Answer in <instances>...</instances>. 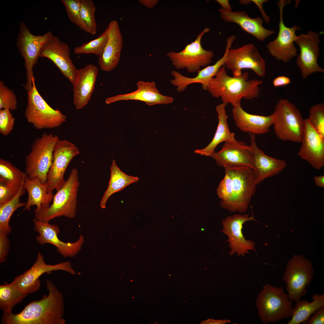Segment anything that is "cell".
Masks as SVG:
<instances>
[{"label": "cell", "mask_w": 324, "mask_h": 324, "mask_svg": "<svg viewBox=\"0 0 324 324\" xmlns=\"http://www.w3.org/2000/svg\"><path fill=\"white\" fill-rule=\"evenodd\" d=\"M47 295L30 302L20 312L3 313V324H64V303L62 294L50 280H46Z\"/></svg>", "instance_id": "cell-1"}, {"label": "cell", "mask_w": 324, "mask_h": 324, "mask_svg": "<svg viewBox=\"0 0 324 324\" xmlns=\"http://www.w3.org/2000/svg\"><path fill=\"white\" fill-rule=\"evenodd\" d=\"M226 68L224 65L219 69L207 87L206 90L213 97L220 98L226 106L230 103L233 107L241 105L242 98L251 100L259 97L262 80H248L247 72L238 77L230 76Z\"/></svg>", "instance_id": "cell-2"}, {"label": "cell", "mask_w": 324, "mask_h": 324, "mask_svg": "<svg viewBox=\"0 0 324 324\" xmlns=\"http://www.w3.org/2000/svg\"><path fill=\"white\" fill-rule=\"evenodd\" d=\"M79 184L78 171L74 168L71 170L68 179L56 190L49 207L34 211L35 219L41 222H49L50 220L61 216L74 218L76 214Z\"/></svg>", "instance_id": "cell-3"}, {"label": "cell", "mask_w": 324, "mask_h": 324, "mask_svg": "<svg viewBox=\"0 0 324 324\" xmlns=\"http://www.w3.org/2000/svg\"><path fill=\"white\" fill-rule=\"evenodd\" d=\"M260 320L265 324L290 317L292 303L282 286L264 285L256 300Z\"/></svg>", "instance_id": "cell-4"}, {"label": "cell", "mask_w": 324, "mask_h": 324, "mask_svg": "<svg viewBox=\"0 0 324 324\" xmlns=\"http://www.w3.org/2000/svg\"><path fill=\"white\" fill-rule=\"evenodd\" d=\"M225 173L232 181V193L230 199L220 202L224 208L232 212L242 213L246 212L252 196L256 191V185L253 170L248 166L227 168Z\"/></svg>", "instance_id": "cell-5"}, {"label": "cell", "mask_w": 324, "mask_h": 324, "mask_svg": "<svg viewBox=\"0 0 324 324\" xmlns=\"http://www.w3.org/2000/svg\"><path fill=\"white\" fill-rule=\"evenodd\" d=\"M59 139L56 135L45 133L34 140L30 152L25 158V173L27 177L30 179L38 178L42 183L46 182L54 147Z\"/></svg>", "instance_id": "cell-6"}, {"label": "cell", "mask_w": 324, "mask_h": 324, "mask_svg": "<svg viewBox=\"0 0 324 324\" xmlns=\"http://www.w3.org/2000/svg\"><path fill=\"white\" fill-rule=\"evenodd\" d=\"M273 124L277 137L284 141L301 142L305 125L301 112L287 99L279 100L273 112Z\"/></svg>", "instance_id": "cell-7"}, {"label": "cell", "mask_w": 324, "mask_h": 324, "mask_svg": "<svg viewBox=\"0 0 324 324\" xmlns=\"http://www.w3.org/2000/svg\"><path fill=\"white\" fill-rule=\"evenodd\" d=\"M31 89L27 92V102L25 112L27 122L38 130L58 127L66 120L67 116L58 109L51 107L39 93L34 77Z\"/></svg>", "instance_id": "cell-8"}, {"label": "cell", "mask_w": 324, "mask_h": 324, "mask_svg": "<svg viewBox=\"0 0 324 324\" xmlns=\"http://www.w3.org/2000/svg\"><path fill=\"white\" fill-rule=\"evenodd\" d=\"M314 274L311 262L302 255H295L288 261L282 279L291 301L297 302L306 294Z\"/></svg>", "instance_id": "cell-9"}, {"label": "cell", "mask_w": 324, "mask_h": 324, "mask_svg": "<svg viewBox=\"0 0 324 324\" xmlns=\"http://www.w3.org/2000/svg\"><path fill=\"white\" fill-rule=\"evenodd\" d=\"M52 34L51 32L49 31L42 35H34L25 24L20 23L16 45L24 60L27 79L24 88L27 92L32 88L33 68L37 63L40 50Z\"/></svg>", "instance_id": "cell-10"}, {"label": "cell", "mask_w": 324, "mask_h": 324, "mask_svg": "<svg viewBox=\"0 0 324 324\" xmlns=\"http://www.w3.org/2000/svg\"><path fill=\"white\" fill-rule=\"evenodd\" d=\"M210 30L206 28L197 36L194 41L187 45L178 52L171 51L166 54L176 69L186 68L190 73L198 72L201 67L206 66L212 61L214 52L203 49L201 42L203 36Z\"/></svg>", "instance_id": "cell-11"}, {"label": "cell", "mask_w": 324, "mask_h": 324, "mask_svg": "<svg viewBox=\"0 0 324 324\" xmlns=\"http://www.w3.org/2000/svg\"><path fill=\"white\" fill-rule=\"evenodd\" d=\"M224 65L231 70L234 76H240L242 70L246 69L252 70L261 77L266 73L265 62L257 48L252 44L229 48Z\"/></svg>", "instance_id": "cell-12"}, {"label": "cell", "mask_w": 324, "mask_h": 324, "mask_svg": "<svg viewBox=\"0 0 324 324\" xmlns=\"http://www.w3.org/2000/svg\"><path fill=\"white\" fill-rule=\"evenodd\" d=\"M80 153L79 148L74 144L65 140H58L46 182L48 192L52 193L54 190H57L64 184V174L68 165Z\"/></svg>", "instance_id": "cell-13"}, {"label": "cell", "mask_w": 324, "mask_h": 324, "mask_svg": "<svg viewBox=\"0 0 324 324\" xmlns=\"http://www.w3.org/2000/svg\"><path fill=\"white\" fill-rule=\"evenodd\" d=\"M62 270L72 274L76 273L69 261L55 265L48 264L45 262L43 255L38 253L36 259L32 266L23 273L16 277L12 281L20 290L28 294L38 290L40 287V277L43 274L52 272Z\"/></svg>", "instance_id": "cell-14"}, {"label": "cell", "mask_w": 324, "mask_h": 324, "mask_svg": "<svg viewBox=\"0 0 324 324\" xmlns=\"http://www.w3.org/2000/svg\"><path fill=\"white\" fill-rule=\"evenodd\" d=\"M319 33L309 31L306 34L297 36L295 42L300 48V52L296 60L303 79L316 72L323 73L324 70L317 63L320 55Z\"/></svg>", "instance_id": "cell-15"}, {"label": "cell", "mask_w": 324, "mask_h": 324, "mask_svg": "<svg viewBox=\"0 0 324 324\" xmlns=\"http://www.w3.org/2000/svg\"><path fill=\"white\" fill-rule=\"evenodd\" d=\"M287 1L280 0L277 3L280 10V21L279 30L277 38L269 42L266 47L270 54L277 59L284 63L289 62L296 56L297 49L294 44L297 37V31L300 30V27L297 25L289 28L284 24L283 20V8Z\"/></svg>", "instance_id": "cell-16"}, {"label": "cell", "mask_w": 324, "mask_h": 324, "mask_svg": "<svg viewBox=\"0 0 324 324\" xmlns=\"http://www.w3.org/2000/svg\"><path fill=\"white\" fill-rule=\"evenodd\" d=\"M256 220L252 215L250 217L248 214L241 215L236 214L228 216L222 221L223 226L222 232L228 237L226 242L231 250L229 252L230 255L236 253L238 256H242L249 253V250H252L256 252L255 243L249 240H246L242 232L243 224L246 221Z\"/></svg>", "instance_id": "cell-17"}, {"label": "cell", "mask_w": 324, "mask_h": 324, "mask_svg": "<svg viewBox=\"0 0 324 324\" xmlns=\"http://www.w3.org/2000/svg\"><path fill=\"white\" fill-rule=\"evenodd\" d=\"M39 56L50 60L73 83L77 69L70 58V49L66 43L53 34L42 47Z\"/></svg>", "instance_id": "cell-18"}, {"label": "cell", "mask_w": 324, "mask_h": 324, "mask_svg": "<svg viewBox=\"0 0 324 324\" xmlns=\"http://www.w3.org/2000/svg\"><path fill=\"white\" fill-rule=\"evenodd\" d=\"M217 165L224 169L248 166L253 169V156L250 146L244 142L236 140L225 142L221 150L214 152L210 156Z\"/></svg>", "instance_id": "cell-19"}, {"label": "cell", "mask_w": 324, "mask_h": 324, "mask_svg": "<svg viewBox=\"0 0 324 324\" xmlns=\"http://www.w3.org/2000/svg\"><path fill=\"white\" fill-rule=\"evenodd\" d=\"M34 231L38 233L37 242L40 244H50L55 246L57 250L63 257H73L81 249L84 242L82 235L73 243L65 242L60 240L58 235L59 229L56 225L44 222L35 218L33 220Z\"/></svg>", "instance_id": "cell-20"}, {"label": "cell", "mask_w": 324, "mask_h": 324, "mask_svg": "<svg viewBox=\"0 0 324 324\" xmlns=\"http://www.w3.org/2000/svg\"><path fill=\"white\" fill-rule=\"evenodd\" d=\"M302 145L298 153L302 159L314 168L320 170L324 166V138L305 119Z\"/></svg>", "instance_id": "cell-21"}, {"label": "cell", "mask_w": 324, "mask_h": 324, "mask_svg": "<svg viewBox=\"0 0 324 324\" xmlns=\"http://www.w3.org/2000/svg\"><path fill=\"white\" fill-rule=\"evenodd\" d=\"M250 139L253 160V170L257 184L265 179L275 176L282 172L286 167L287 163L283 160L269 156L257 146L255 134L248 133Z\"/></svg>", "instance_id": "cell-22"}, {"label": "cell", "mask_w": 324, "mask_h": 324, "mask_svg": "<svg viewBox=\"0 0 324 324\" xmlns=\"http://www.w3.org/2000/svg\"><path fill=\"white\" fill-rule=\"evenodd\" d=\"M98 69L92 64L77 69L73 85V103L80 110L88 103L94 91Z\"/></svg>", "instance_id": "cell-23"}, {"label": "cell", "mask_w": 324, "mask_h": 324, "mask_svg": "<svg viewBox=\"0 0 324 324\" xmlns=\"http://www.w3.org/2000/svg\"><path fill=\"white\" fill-rule=\"evenodd\" d=\"M108 39L102 54L98 58V64L104 71H110L117 66L123 48V38L119 23L115 20L111 21L106 28Z\"/></svg>", "instance_id": "cell-24"}, {"label": "cell", "mask_w": 324, "mask_h": 324, "mask_svg": "<svg viewBox=\"0 0 324 324\" xmlns=\"http://www.w3.org/2000/svg\"><path fill=\"white\" fill-rule=\"evenodd\" d=\"M137 89L128 93L119 94L106 98L105 102L109 104L124 100H136L143 101L149 106L167 104L172 103L173 98L160 94L155 83L139 81L136 83Z\"/></svg>", "instance_id": "cell-25"}, {"label": "cell", "mask_w": 324, "mask_h": 324, "mask_svg": "<svg viewBox=\"0 0 324 324\" xmlns=\"http://www.w3.org/2000/svg\"><path fill=\"white\" fill-rule=\"evenodd\" d=\"M233 42L231 39L227 40L226 50L223 56L213 65L208 66L200 70L197 72V75L194 77H187L177 71L172 70L171 74L173 78L170 80L171 84L176 87V90L178 92L184 91L189 85L197 83L201 84L202 89L206 90L210 80L214 76L219 69L224 65L228 50L231 48Z\"/></svg>", "instance_id": "cell-26"}, {"label": "cell", "mask_w": 324, "mask_h": 324, "mask_svg": "<svg viewBox=\"0 0 324 324\" xmlns=\"http://www.w3.org/2000/svg\"><path fill=\"white\" fill-rule=\"evenodd\" d=\"M221 19L226 22L238 25L242 29L260 41H264L275 33L274 30L266 29L262 26L263 20L260 17L252 18L243 11H233L219 9Z\"/></svg>", "instance_id": "cell-27"}, {"label": "cell", "mask_w": 324, "mask_h": 324, "mask_svg": "<svg viewBox=\"0 0 324 324\" xmlns=\"http://www.w3.org/2000/svg\"><path fill=\"white\" fill-rule=\"evenodd\" d=\"M232 113L236 126L248 133L256 134L268 132L274 122L273 113L268 116L252 114L244 110L241 105L233 106Z\"/></svg>", "instance_id": "cell-28"}, {"label": "cell", "mask_w": 324, "mask_h": 324, "mask_svg": "<svg viewBox=\"0 0 324 324\" xmlns=\"http://www.w3.org/2000/svg\"><path fill=\"white\" fill-rule=\"evenodd\" d=\"M23 185L28 193V197L24 209L28 211L32 206H35V211L47 208L52 201L54 194L47 191L46 183H43L38 178L30 179L26 176Z\"/></svg>", "instance_id": "cell-29"}, {"label": "cell", "mask_w": 324, "mask_h": 324, "mask_svg": "<svg viewBox=\"0 0 324 324\" xmlns=\"http://www.w3.org/2000/svg\"><path fill=\"white\" fill-rule=\"evenodd\" d=\"M226 106L221 104L216 107L218 114V122L217 129L213 139L204 148L196 149L194 152L201 155L210 156L214 152V149L218 144L223 142H232L236 140L234 133L230 131L227 123L228 116L226 114Z\"/></svg>", "instance_id": "cell-30"}, {"label": "cell", "mask_w": 324, "mask_h": 324, "mask_svg": "<svg viewBox=\"0 0 324 324\" xmlns=\"http://www.w3.org/2000/svg\"><path fill=\"white\" fill-rule=\"evenodd\" d=\"M110 169V177L108 186L100 204V207L103 208H105L106 202L112 195L123 190L130 184L139 180L138 177L128 175L122 171L114 160H112Z\"/></svg>", "instance_id": "cell-31"}, {"label": "cell", "mask_w": 324, "mask_h": 324, "mask_svg": "<svg viewBox=\"0 0 324 324\" xmlns=\"http://www.w3.org/2000/svg\"><path fill=\"white\" fill-rule=\"evenodd\" d=\"M313 301L310 302L301 299L296 302L292 307L290 317L287 324H306L311 315L317 309L324 306V294H315L312 296Z\"/></svg>", "instance_id": "cell-32"}, {"label": "cell", "mask_w": 324, "mask_h": 324, "mask_svg": "<svg viewBox=\"0 0 324 324\" xmlns=\"http://www.w3.org/2000/svg\"><path fill=\"white\" fill-rule=\"evenodd\" d=\"M28 294L20 290L13 282L0 285V308L3 313L12 312L14 307Z\"/></svg>", "instance_id": "cell-33"}, {"label": "cell", "mask_w": 324, "mask_h": 324, "mask_svg": "<svg viewBox=\"0 0 324 324\" xmlns=\"http://www.w3.org/2000/svg\"><path fill=\"white\" fill-rule=\"evenodd\" d=\"M23 182L18 192L12 199L0 205V232L7 235L11 231L9 221L12 214L17 209L25 206L26 204V202L20 201V197L24 194L26 190L23 185Z\"/></svg>", "instance_id": "cell-34"}, {"label": "cell", "mask_w": 324, "mask_h": 324, "mask_svg": "<svg viewBox=\"0 0 324 324\" xmlns=\"http://www.w3.org/2000/svg\"><path fill=\"white\" fill-rule=\"evenodd\" d=\"M26 176L11 163L0 159V182L14 189L18 190Z\"/></svg>", "instance_id": "cell-35"}, {"label": "cell", "mask_w": 324, "mask_h": 324, "mask_svg": "<svg viewBox=\"0 0 324 324\" xmlns=\"http://www.w3.org/2000/svg\"><path fill=\"white\" fill-rule=\"evenodd\" d=\"M108 39L106 28L97 38L76 46L74 50L76 54H95L98 57L103 52Z\"/></svg>", "instance_id": "cell-36"}, {"label": "cell", "mask_w": 324, "mask_h": 324, "mask_svg": "<svg viewBox=\"0 0 324 324\" xmlns=\"http://www.w3.org/2000/svg\"><path fill=\"white\" fill-rule=\"evenodd\" d=\"M96 8L91 0H80V13L84 22L90 34L95 35L97 32L95 12Z\"/></svg>", "instance_id": "cell-37"}, {"label": "cell", "mask_w": 324, "mask_h": 324, "mask_svg": "<svg viewBox=\"0 0 324 324\" xmlns=\"http://www.w3.org/2000/svg\"><path fill=\"white\" fill-rule=\"evenodd\" d=\"M68 16L70 21L81 30L90 34L81 17L80 13V0H62Z\"/></svg>", "instance_id": "cell-38"}, {"label": "cell", "mask_w": 324, "mask_h": 324, "mask_svg": "<svg viewBox=\"0 0 324 324\" xmlns=\"http://www.w3.org/2000/svg\"><path fill=\"white\" fill-rule=\"evenodd\" d=\"M309 115L307 118L309 122L324 138V104L323 103L312 106L309 110Z\"/></svg>", "instance_id": "cell-39"}, {"label": "cell", "mask_w": 324, "mask_h": 324, "mask_svg": "<svg viewBox=\"0 0 324 324\" xmlns=\"http://www.w3.org/2000/svg\"><path fill=\"white\" fill-rule=\"evenodd\" d=\"M17 107L16 96L13 91L0 81V110H16Z\"/></svg>", "instance_id": "cell-40"}, {"label": "cell", "mask_w": 324, "mask_h": 324, "mask_svg": "<svg viewBox=\"0 0 324 324\" xmlns=\"http://www.w3.org/2000/svg\"><path fill=\"white\" fill-rule=\"evenodd\" d=\"M8 109L0 110V133L4 136L8 135L13 129L15 119Z\"/></svg>", "instance_id": "cell-41"}, {"label": "cell", "mask_w": 324, "mask_h": 324, "mask_svg": "<svg viewBox=\"0 0 324 324\" xmlns=\"http://www.w3.org/2000/svg\"><path fill=\"white\" fill-rule=\"evenodd\" d=\"M232 180L230 176L225 173L217 190V194L221 200L220 202H226L230 199L232 193Z\"/></svg>", "instance_id": "cell-42"}, {"label": "cell", "mask_w": 324, "mask_h": 324, "mask_svg": "<svg viewBox=\"0 0 324 324\" xmlns=\"http://www.w3.org/2000/svg\"><path fill=\"white\" fill-rule=\"evenodd\" d=\"M19 190L14 189L0 182V205L4 204L12 199Z\"/></svg>", "instance_id": "cell-43"}, {"label": "cell", "mask_w": 324, "mask_h": 324, "mask_svg": "<svg viewBox=\"0 0 324 324\" xmlns=\"http://www.w3.org/2000/svg\"><path fill=\"white\" fill-rule=\"evenodd\" d=\"M8 235L3 232H0V262H4L8 254L10 242Z\"/></svg>", "instance_id": "cell-44"}, {"label": "cell", "mask_w": 324, "mask_h": 324, "mask_svg": "<svg viewBox=\"0 0 324 324\" xmlns=\"http://www.w3.org/2000/svg\"><path fill=\"white\" fill-rule=\"evenodd\" d=\"M307 324H324V306L316 310L307 322Z\"/></svg>", "instance_id": "cell-45"}, {"label": "cell", "mask_w": 324, "mask_h": 324, "mask_svg": "<svg viewBox=\"0 0 324 324\" xmlns=\"http://www.w3.org/2000/svg\"><path fill=\"white\" fill-rule=\"evenodd\" d=\"M291 82L290 78L285 76H280L275 78L273 81V84L274 87H277L285 86Z\"/></svg>", "instance_id": "cell-46"}, {"label": "cell", "mask_w": 324, "mask_h": 324, "mask_svg": "<svg viewBox=\"0 0 324 324\" xmlns=\"http://www.w3.org/2000/svg\"><path fill=\"white\" fill-rule=\"evenodd\" d=\"M250 1L254 3L259 8L263 19L266 23H269L270 21V17L267 15L262 8V4L265 2H268L266 0H252Z\"/></svg>", "instance_id": "cell-47"}, {"label": "cell", "mask_w": 324, "mask_h": 324, "mask_svg": "<svg viewBox=\"0 0 324 324\" xmlns=\"http://www.w3.org/2000/svg\"><path fill=\"white\" fill-rule=\"evenodd\" d=\"M139 2L148 9L154 8L159 2L158 0H139Z\"/></svg>", "instance_id": "cell-48"}, {"label": "cell", "mask_w": 324, "mask_h": 324, "mask_svg": "<svg viewBox=\"0 0 324 324\" xmlns=\"http://www.w3.org/2000/svg\"><path fill=\"white\" fill-rule=\"evenodd\" d=\"M216 1L221 6L222 9L226 10H232V8L228 0H216Z\"/></svg>", "instance_id": "cell-49"}, {"label": "cell", "mask_w": 324, "mask_h": 324, "mask_svg": "<svg viewBox=\"0 0 324 324\" xmlns=\"http://www.w3.org/2000/svg\"><path fill=\"white\" fill-rule=\"evenodd\" d=\"M315 185L320 188L324 187V176H316L314 177Z\"/></svg>", "instance_id": "cell-50"}, {"label": "cell", "mask_w": 324, "mask_h": 324, "mask_svg": "<svg viewBox=\"0 0 324 324\" xmlns=\"http://www.w3.org/2000/svg\"><path fill=\"white\" fill-rule=\"evenodd\" d=\"M230 320L226 319L224 320H215L213 319H209L204 321L203 323L210 324H225L227 323L230 322Z\"/></svg>", "instance_id": "cell-51"}]
</instances>
